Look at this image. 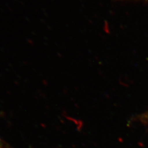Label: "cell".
<instances>
[{
	"mask_svg": "<svg viewBox=\"0 0 148 148\" xmlns=\"http://www.w3.org/2000/svg\"><path fill=\"white\" fill-rule=\"evenodd\" d=\"M0 148H3V143L1 140H0Z\"/></svg>",
	"mask_w": 148,
	"mask_h": 148,
	"instance_id": "1",
	"label": "cell"
}]
</instances>
